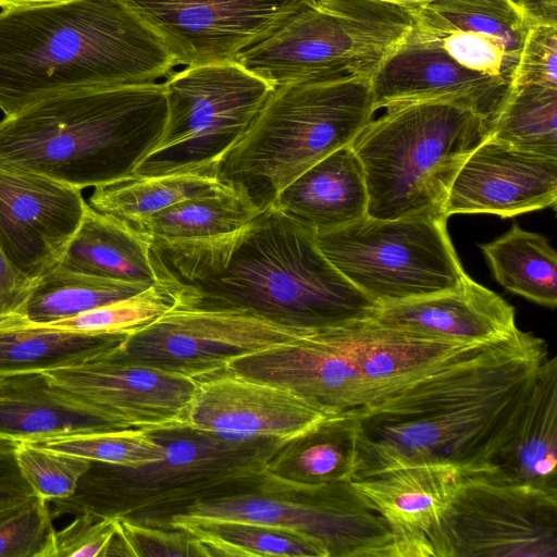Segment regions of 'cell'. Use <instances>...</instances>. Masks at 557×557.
Instances as JSON below:
<instances>
[{"label":"cell","instance_id":"6da1fadb","mask_svg":"<svg viewBox=\"0 0 557 557\" xmlns=\"http://www.w3.org/2000/svg\"><path fill=\"white\" fill-rule=\"evenodd\" d=\"M150 255L177 307L244 311L306 330L375 318L381 308L327 260L315 230L273 205L222 235L151 238Z\"/></svg>","mask_w":557,"mask_h":557},{"label":"cell","instance_id":"7a4b0ae2","mask_svg":"<svg viewBox=\"0 0 557 557\" xmlns=\"http://www.w3.org/2000/svg\"><path fill=\"white\" fill-rule=\"evenodd\" d=\"M547 356L542 338L518 329L356 417L350 481L428 465L456 467L469 476L484 473L512 437Z\"/></svg>","mask_w":557,"mask_h":557},{"label":"cell","instance_id":"3957f363","mask_svg":"<svg viewBox=\"0 0 557 557\" xmlns=\"http://www.w3.org/2000/svg\"><path fill=\"white\" fill-rule=\"evenodd\" d=\"M175 63L117 0H60L0 12V110L12 115L58 94L156 83Z\"/></svg>","mask_w":557,"mask_h":557},{"label":"cell","instance_id":"277c9868","mask_svg":"<svg viewBox=\"0 0 557 557\" xmlns=\"http://www.w3.org/2000/svg\"><path fill=\"white\" fill-rule=\"evenodd\" d=\"M494 342L456 343L371 318L236 357L227 371L288 389L325 416L359 417Z\"/></svg>","mask_w":557,"mask_h":557},{"label":"cell","instance_id":"5b68a950","mask_svg":"<svg viewBox=\"0 0 557 557\" xmlns=\"http://www.w3.org/2000/svg\"><path fill=\"white\" fill-rule=\"evenodd\" d=\"M166 113L162 83L64 91L0 121V164L95 188L134 172Z\"/></svg>","mask_w":557,"mask_h":557},{"label":"cell","instance_id":"8992f818","mask_svg":"<svg viewBox=\"0 0 557 557\" xmlns=\"http://www.w3.org/2000/svg\"><path fill=\"white\" fill-rule=\"evenodd\" d=\"M165 446L162 459L138 467L92 462L75 492L50 502L53 519L94 513L159 528L200 503L251 492L285 442L226 440L180 428L153 432Z\"/></svg>","mask_w":557,"mask_h":557},{"label":"cell","instance_id":"52a82bcc","mask_svg":"<svg viewBox=\"0 0 557 557\" xmlns=\"http://www.w3.org/2000/svg\"><path fill=\"white\" fill-rule=\"evenodd\" d=\"M375 111L366 76L274 87L215 176L263 210L306 170L350 145Z\"/></svg>","mask_w":557,"mask_h":557},{"label":"cell","instance_id":"ba28073f","mask_svg":"<svg viewBox=\"0 0 557 557\" xmlns=\"http://www.w3.org/2000/svg\"><path fill=\"white\" fill-rule=\"evenodd\" d=\"M384 109L350 144L364 174L367 215L445 216L450 185L487 138L488 123L472 109L446 100L399 102Z\"/></svg>","mask_w":557,"mask_h":557},{"label":"cell","instance_id":"9c48e42d","mask_svg":"<svg viewBox=\"0 0 557 557\" xmlns=\"http://www.w3.org/2000/svg\"><path fill=\"white\" fill-rule=\"evenodd\" d=\"M414 25L411 5L315 0L235 62L273 87L370 77Z\"/></svg>","mask_w":557,"mask_h":557},{"label":"cell","instance_id":"30bf717a","mask_svg":"<svg viewBox=\"0 0 557 557\" xmlns=\"http://www.w3.org/2000/svg\"><path fill=\"white\" fill-rule=\"evenodd\" d=\"M162 85L165 125L134 170L139 175L215 176L221 159L244 136L274 89L235 61L186 66L168 75Z\"/></svg>","mask_w":557,"mask_h":557},{"label":"cell","instance_id":"8fae6325","mask_svg":"<svg viewBox=\"0 0 557 557\" xmlns=\"http://www.w3.org/2000/svg\"><path fill=\"white\" fill-rule=\"evenodd\" d=\"M446 221L431 214L394 220L366 215L317 233V242L352 285L383 306L455 289L468 277Z\"/></svg>","mask_w":557,"mask_h":557},{"label":"cell","instance_id":"7c38bea8","mask_svg":"<svg viewBox=\"0 0 557 557\" xmlns=\"http://www.w3.org/2000/svg\"><path fill=\"white\" fill-rule=\"evenodd\" d=\"M175 515L284 529L312 541L326 557H393L386 521L351 481L301 484L264 470L253 491L200 502Z\"/></svg>","mask_w":557,"mask_h":557},{"label":"cell","instance_id":"4fadbf2b","mask_svg":"<svg viewBox=\"0 0 557 557\" xmlns=\"http://www.w3.org/2000/svg\"><path fill=\"white\" fill-rule=\"evenodd\" d=\"M429 544L431 557H557V492L467 478Z\"/></svg>","mask_w":557,"mask_h":557},{"label":"cell","instance_id":"5bb4252c","mask_svg":"<svg viewBox=\"0 0 557 557\" xmlns=\"http://www.w3.org/2000/svg\"><path fill=\"white\" fill-rule=\"evenodd\" d=\"M311 331L244 311L176 306L128 335L117 352L125 359L199 380L226 371L236 357L288 343Z\"/></svg>","mask_w":557,"mask_h":557},{"label":"cell","instance_id":"9a60e30c","mask_svg":"<svg viewBox=\"0 0 557 557\" xmlns=\"http://www.w3.org/2000/svg\"><path fill=\"white\" fill-rule=\"evenodd\" d=\"M163 44L175 65L235 61L315 0H117Z\"/></svg>","mask_w":557,"mask_h":557},{"label":"cell","instance_id":"2e32d148","mask_svg":"<svg viewBox=\"0 0 557 557\" xmlns=\"http://www.w3.org/2000/svg\"><path fill=\"white\" fill-rule=\"evenodd\" d=\"M117 348L41 373L50 384L99 408L119 430L153 433L185 428L198 380L125 359Z\"/></svg>","mask_w":557,"mask_h":557},{"label":"cell","instance_id":"e0dca14e","mask_svg":"<svg viewBox=\"0 0 557 557\" xmlns=\"http://www.w3.org/2000/svg\"><path fill=\"white\" fill-rule=\"evenodd\" d=\"M86 207L76 187L0 164V246L30 280L60 264Z\"/></svg>","mask_w":557,"mask_h":557},{"label":"cell","instance_id":"ac0fdd59","mask_svg":"<svg viewBox=\"0 0 557 557\" xmlns=\"http://www.w3.org/2000/svg\"><path fill=\"white\" fill-rule=\"evenodd\" d=\"M326 417L288 389L224 371L197 381L185 428L233 441L287 442Z\"/></svg>","mask_w":557,"mask_h":557},{"label":"cell","instance_id":"d6986e66","mask_svg":"<svg viewBox=\"0 0 557 557\" xmlns=\"http://www.w3.org/2000/svg\"><path fill=\"white\" fill-rule=\"evenodd\" d=\"M411 7L417 36L460 65L511 85L532 27L513 0H432Z\"/></svg>","mask_w":557,"mask_h":557},{"label":"cell","instance_id":"ffe728a7","mask_svg":"<svg viewBox=\"0 0 557 557\" xmlns=\"http://www.w3.org/2000/svg\"><path fill=\"white\" fill-rule=\"evenodd\" d=\"M557 158L519 150L487 136L455 176L444 215L512 218L556 208Z\"/></svg>","mask_w":557,"mask_h":557},{"label":"cell","instance_id":"44dd1931","mask_svg":"<svg viewBox=\"0 0 557 557\" xmlns=\"http://www.w3.org/2000/svg\"><path fill=\"white\" fill-rule=\"evenodd\" d=\"M370 83L376 110L399 102L446 100L472 109L490 128L510 89L500 79L460 65L412 29Z\"/></svg>","mask_w":557,"mask_h":557},{"label":"cell","instance_id":"7402d4cb","mask_svg":"<svg viewBox=\"0 0 557 557\" xmlns=\"http://www.w3.org/2000/svg\"><path fill=\"white\" fill-rule=\"evenodd\" d=\"M467 478L456 467L428 465L384 470L351 483L386 521L393 557H431L432 531Z\"/></svg>","mask_w":557,"mask_h":557},{"label":"cell","instance_id":"603a6c76","mask_svg":"<svg viewBox=\"0 0 557 557\" xmlns=\"http://www.w3.org/2000/svg\"><path fill=\"white\" fill-rule=\"evenodd\" d=\"M377 322L462 344L490 343L515 333V308L469 275L457 288L381 306Z\"/></svg>","mask_w":557,"mask_h":557},{"label":"cell","instance_id":"cb8c5ba5","mask_svg":"<svg viewBox=\"0 0 557 557\" xmlns=\"http://www.w3.org/2000/svg\"><path fill=\"white\" fill-rule=\"evenodd\" d=\"M112 430L119 429L99 408L41 372L0 374V438L30 442Z\"/></svg>","mask_w":557,"mask_h":557},{"label":"cell","instance_id":"d4e9b609","mask_svg":"<svg viewBox=\"0 0 557 557\" xmlns=\"http://www.w3.org/2000/svg\"><path fill=\"white\" fill-rule=\"evenodd\" d=\"M557 358L539 366L512 437L481 476L557 492Z\"/></svg>","mask_w":557,"mask_h":557},{"label":"cell","instance_id":"484cf974","mask_svg":"<svg viewBox=\"0 0 557 557\" xmlns=\"http://www.w3.org/2000/svg\"><path fill=\"white\" fill-rule=\"evenodd\" d=\"M272 205L317 233L364 218L367 185L351 146H344L314 163L288 184Z\"/></svg>","mask_w":557,"mask_h":557},{"label":"cell","instance_id":"4316f807","mask_svg":"<svg viewBox=\"0 0 557 557\" xmlns=\"http://www.w3.org/2000/svg\"><path fill=\"white\" fill-rule=\"evenodd\" d=\"M151 237L127 222L99 212L88 202L60 265L83 274L153 284Z\"/></svg>","mask_w":557,"mask_h":557},{"label":"cell","instance_id":"83f0119b","mask_svg":"<svg viewBox=\"0 0 557 557\" xmlns=\"http://www.w3.org/2000/svg\"><path fill=\"white\" fill-rule=\"evenodd\" d=\"M127 336L81 333L14 318L0 323V374L81 364L115 349Z\"/></svg>","mask_w":557,"mask_h":557},{"label":"cell","instance_id":"f1b7e54d","mask_svg":"<svg viewBox=\"0 0 557 557\" xmlns=\"http://www.w3.org/2000/svg\"><path fill=\"white\" fill-rule=\"evenodd\" d=\"M358 418L329 416L285 442L265 472L301 484L350 481L357 460Z\"/></svg>","mask_w":557,"mask_h":557},{"label":"cell","instance_id":"f546056e","mask_svg":"<svg viewBox=\"0 0 557 557\" xmlns=\"http://www.w3.org/2000/svg\"><path fill=\"white\" fill-rule=\"evenodd\" d=\"M480 248L503 287L537 305L556 308L557 255L544 235L513 223L507 233Z\"/></svg>","mask_w":557,"mask_h":557},{"label":"cell","instance_id":"4dcf8cb0","mask_svg":"<svg viewBox=\"0 0 557 557\" xmlns=\"http://www.w3.org/2000/svg\"><path fill=\"white\" fill-rule=\"evenodd\" d=\"M259 212L246 197L223 185L216 190L176 202L129 223L159 239H199L230 233Z\"/></svg>","mask_w":557,"mask_h":557},{"label":"cell","instance_id":"1f68e13d","mask_svg":"<svg viewBox=\"0 0 557 557\" xmlns=\"http://www.w3.org/2000/svg\"><path fill=\"white\" fill-rule=\"evenodd\" d=\"M150 285L87 275L59 264L34 281L21 319L49 324L131 297Z\"/></svg>","mask_w":557,"mask_h":557},{"label":"cell","instance_id":"d6a6232c","mask_svg":"<svg viewBox=\"0 0 557 557\" xmlns=\"http://www.w3.org/2000/svg\"><path fill=\"white\" fill-rule=\"evenodd\" d=\"M168 528L183 529L200 544L203 557H326L297 533L240 520H194L172 516Z\"/></svg>","mask_w":557,"mask_h":557},{"label":"cell","instance_id":"836d02e7","mask_svg":"<svg viewBox=\"0 0 557 557\" xmlns=\"http://www.w3.org/2000/svg\"><path fill=\"white\" fill-rule=\"evenodd\" d=\"M221 186L223 184L214 175L197 172L156 176L132 173L95 187L88 205L129 224L184 199L216 190Z\"/></svg>","mask_w":557,"mask_h":557},{"label":"cell","instance_id":"e575fe53","mask_svg":"<svg viewBox=\"0 0 557 557\" xmlns=\"http://www.w3.org/2000/svg\"><path fill=\"white\" fill-rule=\"evenodd\" d=\"M557 88L511 85L488 137L534 154L557 158Z\"/></svg>","mask_w":557,"mask_h":557},{"label":"cell","instance_id":"d590c367","mask_svg":"<svg viewBox=\"0 0 557 557\" xmlns=\"http://www.w3.org/2000/svg\"><path fill=\"white\" fill-rule=\"evenodd\" d=\"M26 443L92 462L124 467L150 463L165 455V446L153 433L133 429L77 433Z\"/></svg>","mask_w":557,"mask_h":557},{"label":"cell","instance_id":"8d00e7d4","mask_svg":"<svg viewBox=\"0 0 557 557\" xmlns=\"http://www.w3.org/2000/svg\"><path fill=\"white\" fill-rule=\"evenodd\" d=\"M174 307L176 300L172 293L156 281L131 297L42 325L89 334L131 335Z\"/></svg>","mask_w":557,"mask_h":557},{"label":"cell","instance_id":"74e56055","mask_svg":"<svg viewBox=\"0 0 557 557\" xmlns=\"http://www.w3.org/2000/svg\"><path fill=\"white\" fill-rule=\"evenodd\" d=\"M17 466L36 496L48 502L71 496L91 461L26 442H16Z\"/></svg>","mask_w":557,"mask_h":557},{"label":"cell","instance_id":"f35d334b","mask_svg":"<svg viewBox=\"0 0 557 557\" xmlns=\"http://www.w3.org/2000/svg\"><path fill=\"white\" fill-rule=\"evenodd\" d=\"M116 521L109 557H203L200 544L183 529L152 527L126 518Z\"/></svg>","mask_w":557,"mask_h":557},{"label":"cell","instance_id":"ab89813d","mask_svg":"<svg viewBox=\"0 0 557 557\" xmlns=\"http://www.w3.org/2000/svg\"><path fill=\"white\" fill-rule=\"evenodd\" d=\"M116 532V518L79 513L52 531L41 557H109Z\"/></svg>","mask_w":557,"mask_h":557},{"label":"cell","instance_id":"60d3db41","mask_svg":"<svg viewBox=\"0 0 557 557\" xmlns=\"http://www.w3.org/2000/svg\"><path fill=\"white\" fill-rule=\"evenodd\" d=\"M49 504L36 496L0 522V557H41L54 530Z\"/></svg>","mask_w":557,"mask_h":557},{"label":"cell","instance_id":"b9f144b4","mask_svg":"<svg viewBox=\"0 0 557 557\" xmlns=\"http://www.w3.org/2000/svg\"><path fill=\"white\" fill-rule=\"evenodd\" d=\"M523 84L557 88V26L529 29L511 81V85Z\"/></svg>","mask_w":557,"mask_h":557},{"label":"cell","instance_id":"7bdbcfd3","mask_svg":"<svg viewBox=\"0 0 557 557\" xmlns=\"http://www.w3.org/2000/svg\"><path fill=\"white\" fill-rule=\"evenodd\" d=\"M15 447L16 441L0 438V522L36 497L17 466Z\"/></svg>","mask_w":557,"mask_h":557},{"label":"cell","instance_id":"ee69618b","mask_svg":"<svg viewBox=\"0 0 557 557\" xmlns=\"http://www.w3.org/2000/svg\"><path fill=\"white\" fill-rule=\"evenodd\" d=\"M34 281L14 267L0 246V323L21 318Z\"/></svg>","mask_w":557,"mask_h":557},{"label":"cell","instance_id":"f6af8a7d","mask_svg":"<svg viewBox=\"0 0 557 557\" xmlns=\"http://www.w3.org/2000/svg\"><path fill=\"white\" fill-rule=\"evenodd\" d=\"M531 26H557V0H513Z\"/></svg>","mask_w":557,"mask_h":557},{"label":"cell","instance_id":"bcb514c9","mask_svg":"<svg viewBox=\"0 0 557 557\" xmlns=\"http://www.w3.org/2000/svg\"><path fill=\"white\" fill-rule=\"evenodd\" d=\"M60 0H0V8H12L18 5L37 4L46 2H55Z\"/></svg>","mask_w":557,"mask_h":557},{"label":"cell","instance_id":"7dc6e473","mask_svg":"<svg viewBox=\"0 0 557 557\" xmlns=\"http://www.w3.org/2000/svg\"><path fill=\"white\" fill-rule=\"evenodd\" d=\"M384 1L394 2V3H398V4H403V5H414V4H419V3L429 2L432 0H384Z\"/></svg>","mask_w":557,"mask_h":557}]
</instances>
